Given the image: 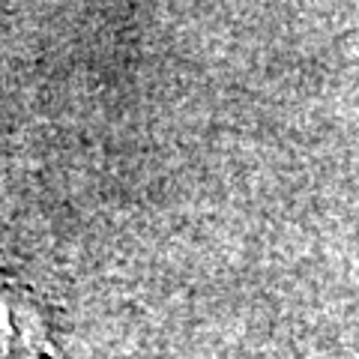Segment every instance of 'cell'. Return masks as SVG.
I'll use <instances>...</instances> for the list:
<instances>
[{"label": "cell", "instance_id": "6da1fadb", "mask_svg": "<svg viewBox=\"0 0 359 359\" xmlns=\"http://www.w3.org/2000/svg\"><path fill=\"white\" fill-rule=\"evenodd\" d=\"M45 320L36 299L9 278H0V356H54Z\"/></svg>", "mask_w": 359, "mask_h": 359}]
</instances>
